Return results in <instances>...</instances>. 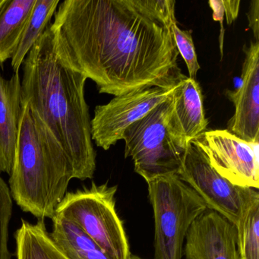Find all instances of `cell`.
<instances>
[{
	"label": "cell",
	"instance_id": "7",
	"mask_svg": "<svg viewBox=\"0 0 259 259\" xmlns=\"http://www.w3.org/2000/svg\"><path fill=\"white\" fill-rule=\"evenodd\" d=\"M177 175L203 200L207 209L222 215L235 227L253 189L236 186L220 175L192 141L186 148Z\"/></svg>",
	"mask_w": 259,
	"mask_h": 259
},
{
	"label": "cell",
	"instance_id": "9",
	"mask_svg": "<svg viewBox=\"0 0 259 259\" xmlns=\"http://www.w3.org/2000/svg\"><path fill=\"white\" fill-rule=\"evenodd\" d=\"M212 167L243 188H259V143H248L227 130L205 131L192 140Z\"/></svg>",
	"mask_w": 259,
	"mask_h": 259
},
{
	"label": "cell",
	"instance_id": "16",
	"mask_svg": "<svg viewBox=\"0 0 259 259\" xmlns=\"http://www.w3.org/2000/svg\"><path fill=\"white\" fill-rule=\"evenodd\" d=\"M15 239L17 259H69L54 243L45 220L31 224L22 219Z\"/></svg>",
	"mask_w": 259,
	"mask_h": 259
},
{
	"label": "cell",
	"instance_id": "2",
	"mask_svg": "<svg viewBox=\"0 0 259 259\" xmlns=\"http://www.w3.org/2000/svg\"><path fill=\"white\" fill-rule=\"evenodd\" d=\"M22 102L28 104L69 157L74 179H92L96 153L92 143L88 78L57 54L50 25L24 60Z\"/></svg>",
	"mask_w": 259,
	"mask_h": 259
},
{
	"label": "cell",
	"instance_id": "21",
	"mask_svg": "<svg viewBox=\"0 0 259 259\" xmlns=\"http://www.w3.org/2000/svg\"><path fill=\"white\" fill-rule=\"evenodd\" d=\"M209 5L213 10V20L219 22L221 24V34H220V51H221V58L223 57L224 51V28L223 22H224V9L223 6L222 0H210L209 1Z\"/></svg>",
	"mask_w": 259,
	"mask_h": 259
},
{
	"label": "cell",
	"instance_id": "11",
	"mask_svg": "<svg viewBox=\"0 0 259 259\" xmlns=\"http://www.w3.org/2000/svg\"><path fill=\"white\" fill-rule=\"evenodd\" d=\"M183 254L186 259H239L234 224L206 209L186 233Z\"/></svg>",
	"mask_w": 259,
	"mask_h": 259
},
{
	"label": "cell",
	"instance_id": "23",
	"mask_svg": "<svg viewBox=\"0 0 259 259\" xmlns=\"http://www.w3.org/2000/svg\"><path fill=\"white\" fill-rule=\"evenodd\" d=\"M224 6V14L226 15L227 22L229 25H231L239 15L240 1H231V0H222Z\"/></svg>",
	"mask_w": 259,
	"mask_h": 259
},
{
	"label": "cell",
	"instance_id": "22",
	"mask_svg": "<svg viewBox=\"0 0 259 259\" xmlns=\"http://www.w3.org/2000/svg\"><path fill=\"white\" fill-rule=\"evenodd\" d=\"M247 17L248 26L252 30L255 41L259 42V0L251 1Z\"/></svg>",
	"mask_w": 259,
	"mask_h": 259
},
{
	"label": "cell",
	"instance_id": "17",
	"mask_svg": "<svg viewBox=\"0 0 259 259\" xmlns=\"http://www.w3.org/2000/svg\"><path fill=\"white\" fill-rule=\"evenodd\" d=\"M60 4V0H36L29 19L22 31L19 45L11 59V66L14 73L19 72L28 53L51 24V19Z\"/></svg>",
	"mask_w": 259,
	"mask_h": 259
},
{
	"label": "cell",
	"instance_id": "18",
	"mask_svg": "<svg viewBox=\"0 0 259 259\" xmlns=\"http://www.w3.org/2000/svg\"><path fill=\"white\" fill-rule=\"evenodd\" d=\"M239 259H259V193L252 189L236 226Z\"/></svg>",
	"mask_w": 259,
	"mask_h": 259
},
{
	"label": "cell",
	"instance_id": "3",
	"mask_svg": "<svg viewBox=\"0 0 259 259\" xmlns=\"http://www.w3.org/2000/svg\"><path fill=\"white\" fill-rule=\"evenodd\" d=\"M22 118L9 187L23 211L52 220L74 179L69 157L58 141L22 103Z\"/></svg>",
	"mask_w": 259,
	"mask_h": 259
},
{
	"label": "cell",
	"instance_id": "12",
	"mask_svg": "<svg viewBox=\"0 0 259 259\" xmlns=\"http://www.w3.org/2000/svg\"><path fill=\"white\" fill-rule=\"evenodd\" d=\"M172 97L169 133L176 144L186 150L189 142L207 131L202 91L196 80L181 73Z\"/></svg>",
	"mask_w": 259,
	"mask_h": 259
},
{
	"label": "cell",
	"instance_id": "19",
	"mask_svg": "<svg viewBox=\"0 0 259 259\" xmlns=\"http://www.w3.org/2000/svg\"><path fill=\"white\" fill-rule=\"evenodd\" d=\"M13 199L5 180L0 176V259H11L9 248V227L13 216Z\"/></svg>",
	"mask_w": 259,
	"mask_h": 259
},
{
	"label": "cell",
	"instance_id": "20",
	"mask_svg": "<svg viewBox=\"0 0 259 259\" xmlns=\"http://www.w3.org/2000/svg\"><path fill=\"white\" fill-rule=\"evenodd\" d=\"M170 28L179 54L182 56L187 66L189 78L196 80L197 73L201 67L197 59L192 33L179 28L177 22L172 24Z\"/></svg>",
	"mask_w": 259,
	"mask_h": 259
},
{
	"label": "cell",
	"instance_id": "4",
	"mask_svg": "<svg viewBox=\"0 0 259 259\" xmlns=\"http://www.w3.org/2000/svg\"><path fill=\"white\" fill-rule=\"evenodd\" d=\"M154 218L155 259H182L189 227L207 206L177 174L147 182Z\"/></svg>",
	"mask_w": 259,
	"mask_h": 259
},
{
	"label": "cell",
	"instance_id": "5",
	"mask_svg": "<svg viewBox=\"0 0 259 259\" xmlns=\"http://www.w3.org/2000/svg\"><path fill=\"white\" fill-rule=\"evenodd\" d=\"M117 186L92 183L66 194L55 215L76 224L112 259H130L123 224L116 210Z\"/></svg>",
	"mask_w": 259,
	"mask_h": 259
},
{
	"label": "cell",
	"instance_id": "6",
	"mask_svg": "<svg viewBox=\"0 0 259 259\" xmlns=\"http://www.w3.org/2000/svg\"><path fill=\"white\" fill-rule=\"evenodd\" d=\"M171 95L124 132L125 157L134 161L135 171L148 182L162 176L177 174L186 150L171 137L169 119Z\"/></svg>",
	"mask_w": 259,
	"mask_h": 259
},
{
	"label": "cell",
	"instance_id": "1",
	"mask_svg": "<svg viewBox=\"0 0 259 259\" xmlns=\"http://www.w3.org/2000/svg\"><path fill=\"white\" fill-rule=\"evenodd\" d=\"M50 28L58 55L100 94L169 87L181 75L170 26L145 0H65Z\"/></svg>",
	"mask_w": 259,
	"mask_h": 259
},
{
	"label": "cell",
	"instance_id": "10",
	"mask_svg": "<svg viewBox=\"0 0 259 259\" xmlns=\"http://www.w3.org/2000/svg\"><path fill=\"white\" fill-rule=\"evenodd\" d=\"M242 84L227 91L235 113L228 122V131L248 143H259V42L243 48Z\"/></svg>",
	"mask_w": 259,
	"mask_h": 259
},
{
	"label": "cell",
	"instance_id": "8",
	"mask_svg": "<svg viewBox=\"0 0 259 259\" xmlns=\"http://www.w3.org/2000/svg\"><path fill=\"white\" fill-rule=\"evenodd\" d=\"M177 83L169 87L145 86L115 97L108 104L97 106L91 120L92 141L105 151L110 149L122 140L130 125L166 101L174 93Z\"/></svg>",
	"mask_w": 259,
	"mask_h": 259
},
{
	"label": "cell",
	"instance_id": "15",
	"mask_svg": "<svg viewBox=\"0 0 259 259\" xmlns=\"http://www.w3.org/2000/svg\"><path fill=\"white\" fill-rule=\"evenodd\" d=\"M50 233L54 243L69 259H112L80 227L60 217L52 219Z\"/></svg>",
	"mask_w": 259,
	"mask_h": 259
},
{
	"label": "cell",
	"instance_id": "13",
	"mask_svg": "<svg viewBox=\"0 0 259 259\" xmlns=\"http://www.w3.org/2000/svg\"><path fill=\"white\" fill-rule=\"evenodd\" d=\"M22 111L19 72L7 79L0 72V172L10 176L14 164Z\"/></svg>",
	"mask_w": 259,
	"mask_h": 259
},
{
	"label": "cell",
	"instance_id": "24",
	"mask_svg": "<svg viewBox=\"0 0 259 259\" xmlns=\"http://www.w3.org/2000/svg\"><path fill=\"white\" fill-rule=\"evenodd\" d=\"M130 259H143V258H141V257H138V256L133 255V254H132L131 257H130Z\"/></svg>",
	"mask_w": 259,
	"mask_h": 259
},
{
	"label": "cell",
	"instance_id": "14",
	"mask_svg": "<svg viewBox=\"0 0 259 259\" xmlns=\"http://www.w3.org/2000/svg\"><path fill=\"white\" fill-rule=\"evenodd\" d=\"M36 0H0V65L13 58Z\"/></svg>",
	"mask_w": 259,
	"mask_h": 259
}]
</instances>
